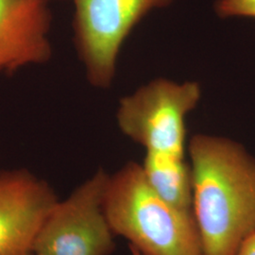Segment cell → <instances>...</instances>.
Returning a JSON list of instances; mask_svg holds the SVG:
<instances>
[{"label": "cell", "instance_id": "obj_10", "mask_svg": "<svg viewBox=\"0 0 255 255\" xmlns=\"http://www.w3.org/2000/svg\"><path fill=\"white\" fill-rule=\"evenodd\" d=\"M237 255H255V231L241 243Z\"/></svg>", "mask_w": 255, "mask_h": 255}, {"label": "cell", "instance_id": "obj_7", "mask_svg": "<svg viewBox=\"0 0 255 255\" xmlns=\"http://www.w3.org/2000/svg\"><path fill=\"white\" fill-rule=\"evenodd\" d=\"M48 0H0V74L46 64L52 57Z\"/></svg>", "mask_w": 255, "mask_h": 255}, {"label": "cell", "instance_id": "obj_2", "mask_svg": "<svg viewBox=\"0 0 255 255\" xmlns=\"http://www.w3.org/2000/svg\"><path fill=\"white\" fill-rule=\"evenodd\" d=\"M103 209L114 235L142 255H203L193 213L164 201L140 164L129 162L110 176Z\"/></svg>", "mask_w": 255, "mask_h": 255}, {"label": "cell", "instance_id": "obj_3", "mask_svg": "<svg viewBox=\"0 0 255 255\" xmlns=\"http://www.w3.org/2000/svg\"><path fill=\"white\" fill-rule=\"evenodd\" d=\"M201 96L198 82L157 79L121 100L119 128L146 151L184 158L185 118Z\"/></svg>", "mask_w": 255, "mask_h": 255}, {"label": "cell", "instance_id": "obj_5", "mask_svg": "<svg viewBox=\"0 0 255 255\" xmlns=\"http://www.w3.org/2000/svg\"><path fill=\"white\" fill-rule=\"evenodd\" d=\"M171 1L73 0L74 42L91 84L109 87L126 38L150 9Z\"/></svg>", "mask_w": 255, "mask_h": 255}, {"label": "cell", "instance_id": "obj_6", "mask_svg": "<svg viewBox=\"0 0 255 255\" xmlns=\"http://www.w3.org/2000/svg\"><path fill=\"white\" fill-rule=\"evenodd\" d=\"M57 201L53 188L27 169L0 171V255H32L37 233Z\"/></svg>", "mask_w": 255, "mask_h": 255}, {"label": "cell", "instance_id": "obj_8", "mask_svg": "<svg viewBox=\"0 0 255 255\" xmlns=\"http://www.w3.org/2000/svg\"><path fill=\"white\" fill-rule=\"evenodd\" d=\"M142 167L147 182L164 201L193 213L191 167L183 157L146 151Z\"/></svg>", "mask_w": 255, "mask_h": 255}, {"label": "cell", "instance_id": "obj_1", "mask_svg": "<svg viewBox=\"0 0 255 255\" xmlns=\"http://www.w3.org/2000/svg\"><path fill=\"white\" fill-rule=\"evenodd\" d=\"M189 154L203 255H237L255 231V158L236 141L205 134L192 137Z\"/></svg>", "mask_w": 255, "mask_h": 255}, {"label": "cell", "instance_id": "obj_12", "mask_svg": "<svg viewBox=\"0 0 255 255\" xmlns=\"http://www.w3.org/2000/svg\"><path fill=\"white\" fill-rule=\"evenodd\" d=\"M48 1H51V0H48Z\"/></svg>", "mask_w": 255, "mask_h": 255}, {"label": "cell", "instance_id": "obj_9", "mask_svg": "<svg viewBox=\"0 0 255 255\" xmlns=\"http://www.w3.org/2000/svg\"><path fill=\"white\" fill-rule=\"evenodd\" d=\"M215 9L221 18L233 16L255 18V0H219Z\"/></svg>", "mask_w": 255, "mask_h": 255}, {"label": "cell", "instance_id": "obj_11", "mask_svg": "<svg viewBox=\"0 0 255 255\" xmlns=\"http://www.w3.org/2000/svg\"><path fill=\"white\" fill-rule=\"evenodd\" d=\"M129 250H130V252H131V255H142L138 251H137L135 248H133V247L129 246Z\"/></svg>", "mask_w": 255, "mask_h": 255}, {"label": "cell", "instance_id": "obj_4", "mask_svg": "<svg viewBox=\"0 0 255 255\" xmlns=\"http://www.w3.org/2000/svg\"><path fill=\"white\" fill-rule=\"evenodd\" d=\"M110 175L100 169L63 201L37 233L32 255H110L116 249L103 201Z\"/></svg>", "mask_w": 255, "mask_h": 255}]
</instances>
